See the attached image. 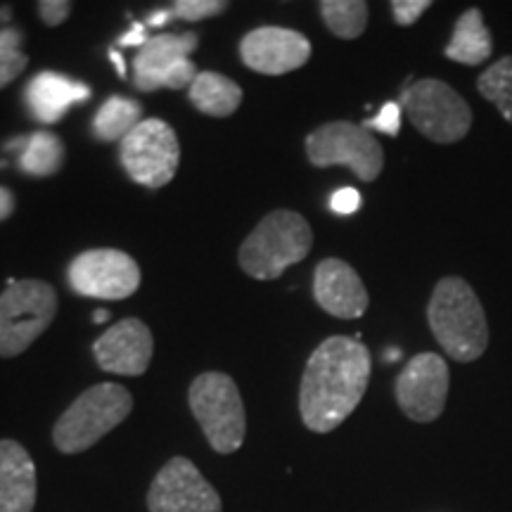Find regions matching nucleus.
Wrapping results in <instances>:
<instances>
[{
  "label": "nucleus",
  "mask_w": 512,
  "mask_h": 512,
  "mask_svg": "<svg viewBox=\"0 0 512 512\" xmlns=\"http://www.w3.org/2000/svg\"><path fill=\"white\" fill-rule=\"evenodd\" d=\"M373 358L358 337L335 335L320 342L299 384V413L306 430H337L366 396Z\"/></svg>",
  "instance_id": "obj_1"
},
{
  "label": "nucleus",
  "mask_w": 512,
  "mask_h": 512,
  "mask_svg": "<svg viewBox=\"0 0 512 512\" xmlns=\"http://www.w3.org/2000/svg\"><path fill=\"white\" fill-rule=\"evenodd\" d=\"M427 323L453 361L472 363L489 347V320L477 292L460 275H446L427 304Z\"/></svg>",
  "instance_id": "obj_2"
},
{
  "label": "nucleus",
  "mask_w": 512,
  "mask_h": 512,
  "mask_svg": "<svg viewBox=\"0 0 512 512\" xmlns=\"http://www.w3.org/2000/svg\"><path fill=\"white\" fill-rule=\"evenodd\" d=\"M313 230L302 214L275 209L256 223L238 249V264L249 278L275 280L309 256Z\"/></svg>",
  "instance_id": "obj_3"
},
{
  "label": "nucleus",
  "mask_w": 512,
  "mask_h": 512,
  "mask_svg": "<svg viewBox=\"0 0 512 512\" xmlns=\"http://www.w3.org/2000/svg\"><path fill=\"white\" fill-rule=\"evenodd\" d=\"M133 411V396L114 382L93 384L76 396L72 406L57 418L53 427V444L64 456L93 448L102 437L124 422Z\"/></svg>",
  "instance_id": "obj_4"
},
{
  "label": "nucleus",
  "mask_w": 512,
  "mask_h": 512,
  "mask_svg": "<svg viewBox=\"0 0 512 512\" xmlns=\"http://www.w3.org/2000/svg\"><path fill=\"white\" fill-rule=\"evenodd\" d=\"M188 403L216 453L230 456L245 444L247 413L233 377L219 370L197 375L188 389Z\"/></svg>",
  "instance_id": "obj_5"
},
{
  "label": "nucleus",
  "mask_w": 512,
  "mask_h": 512,
  "mask_svg": "<svg viewBox=\"0 0 512 512\" xmlns=\"http://www.w3.org/2000/svg\"><path fill=\"white\" fill-rule=\"evenodd\" d=\"M55 287L38 278L12 280L0 294V358H17L57 316Z\"/></svg>",
  "instance_id": "obj_6"
},
{
  "label": "nucleus",
  "mask_w": 512,
  "mask_h": 512,
  "mask_svg": "<svg viewBox=\"0 0 512 512\" xmlns=\"http://www.w3.org/2000/svg\"><path fill=\"white\" fill-rule=\"evenodd\" d=\"M401 110L415 131L437 145L463 140L472 128V110L456 88L439 79L408 83L401 93Z\"/></svg>",
  "instance_id": "obj_7"
},
{
  "label": "nucleus",
  "mask_w": 512,
  "mask_h": 512,
  "mask_svg": "<svg viewBox=\"0 0 512 512\" xmlns=\"http://www.w3.org/2000/svg\"><path fill=\"white\" fill-rule=\"evenodd\" d=\"M306 157L316 169L347 166L358 181L373 183L384 169V150L373 131L354 121H330L306 136Z\"/></svg>",
  "instance_id": "obj_8"
},
{
  "label": "nucleus",
  "mask_w": 512,
  "mask_h": 512,
  "mask_svg": "<svg viewBox=\"0 0 512 512\" xmlns=\"http://www.w3.org/2000/svg\"><path fill=\"white\" fill-rule=\"evenodd\" d=\"M119 159L133 183L159 190L174 181L181 162V143L171 124L143 119L119 143Z\"/></svg>",
  "instance_id": "obj_9"
},
{
  "label": "nucleus",
  "mask_w": 512,
  "mask_h": 512,
  "mask_svg": "<svg viewBox=\"0 0 512 512\" xmlns=\"http://www.w3.org/2000/svg\"><path fill=\"white\" fill-rule=\"evenodd\" d=\"M197 46H200V36L195 31H185V34L164 31V34L152 36L133 60V86L143 93L159 91V88H171V91L190 88L200 74L188 57L195 53Z\"/></svg>",
  "instance_id": "obj_10"
},
{
  "label": "nucleus",
  "mask_w": 512,
  "mask_h": 512,
  "mask_svg": "<svg viewBox=\"0 0 512 512\" xmlns=\"http://www.w3.org/2000/svg\"><path fill=\"white\" fill-rule=\"evenodd\" d=\"M67 285L79 297L119 302L138 292L140 266L121 249H88L69 264Z\"/></svg>",
  "instance_id": "obj_11"
},
{
  "label": "nucleus",
  "mask_w": 512,
  "mask_h": 512,
  "mask_svg": "<svg viewBox=\"0 0 512 512\" xmlns=\"http://www.w3.org/2000/svg\"><path fill=\"white\" fill-rule=\"evenodd\" d=\"M451 375L444 356L425 354L413 356L394 382V396L399 408L413 422H434L444 413Z\"/></svg>",
  "instance_id": "obj_12"
},
{
  "label": "nucleus",
  "mask_w": 512,
  "mask_h": 512,
  "mask_svg": "<svg viewBox=\"0 0 512 512\" xmlns=\"http://www.w3.org/2000/svg\"><path fill=\"white\" fill-rule=\"evenodd\" d=\"M150 512H223L219 491L211 486L190 458L176 456L166 463L147 491Z\"/></svg>",
  "instance_id": "obj_13"
},
{
  "label": "nucleus",
  "mask_w": 512,
  "mask_h": 512,
  "mask_svg": "<svg viewBox=\"0 0 512 512\" xmlns=\"http://www.w3.org/2000/svg\"><path fill=\"white\" fill-rule=\"evenodd\" d=\"M240 60L256 74L283 76L311 60V41L294 29L259 27L242 36Z\"/></svg>",
  "instance_id": "obj_14"
},
{
  "label": "nucleus",
  "mask_w": 512,
  "mask_h": 512,
  "mask_svg": "<svg viewBox=\"0 0 512 512\" xmlns=\"http://www.w3.org/2000/svg\"><path fill=\"white\" fill-rule=\"evenodd\" d=\"M152 354H155V339L140 318L119 320L93 342V356L100 370L114 375H145Z\"/></svg>",
  "instance_id": "obj_15"
},
{
  "label": "nucleus",
  "mask_w": 512,
  "mask_h": 512,
  "mask_svg": "<svg viewBox=\"0 0 512 512\" xmlns=\"http://www.w3.org/2000/svg\"><path fill=\"white\" fill-rule=\"evenodd\" d=\"M313 299L330 316L342 320L361 318L370 297L356 268L342 259H323L313 273Z\"/></svg>",
  "instance_id": "obj_16"
},
{
  "label": "nucleus",
  "mask_w": 512,
  "mask_h": 512,
  "mask_svg": "<svg viewBox=\"0 0 512 512\" xmlns=\"http://www.w3.org/2000/svg\"><path fill=\"white\" fill-rule=\"evenodd\" d=\"M91 95L86 83L57 72H38L24 88L27 110L38 124H57L69 107L91 100Z\"/></svg>",
  "instance_id": "obj_17"
},
{
  "label": "nucleus",
  "mask_w": 512,
  "mask_h": 512,
  "mask_svg": "<svg viewBox=\"0 0 512 512\" xmlns=\"http://www.w3.org/2000/svg\"><path fill=\"white\" fill-rule=\"evenodd\" d=\"M36 465L15 439H0V512H34Z\"/></svg>",
  "instance_id": "obj_18"
},
{
  "label": "nucleus",
  "mask_w": 512,
  "mask_h": 512,
  "mask_svg": "<svg viewBox=\"0 0 512 512\" xmlns=\"http://www.w3.org/2000/svg\"><path fill=\"white\" fill-rule=\"evenodd\" d=\"M5 150H17L19 171L34 178L55 176L62 169L64 157H67L62 138L55 136L53 131H34L29 136L12 138L5 145Z\"/></svg>",
  "instance_id": "obj_19"
},
{
  "label": "nucleus",
  "mask_w": 512,
  "mask_h": 512,
  "mask_svg": "<svg viewBox=\"0 0 512 512\" xmlns=\"http://www.w3.org/2000/svg\"><path fill=\"white\" fill-rule=\"evenodd\" d=\"M491 53H494V38L486 29L482 10H465L453 27V36L444 48V55L448 60L465 64V67H475V64L489 60Z\"/></svg>",
  "instance_id": "obj_20"
},
{
  "label": "nucleus",
  "mask_w": 512,
  "mask_h": 512,
  "mask_svg": "<svg viewBox=\"0 0 512 512\" xmlns=\"http://www.w3.org/2000/svg\"><path fill=\"white\" fill-rule=\"evenodd\" d=\"M188 95L197 112L216 119H226L238 112L242 98H245L238 83L219 72L197 74V79L188 88Z\"/></svg>",
  "instance_id": "obj_21"
},
{
  "label": "nucleus",
  "mask_w": 512,
  "mask_h": 512,
  "mask_svg": "<svg viewBox=\"0 0 512 512\" xmlns=\"http://www.w3.org/2000/svg\"><path fill=\"white\" fill-rule=\"evenodd\" d=\"M143 121V107L138 100L110 95L95 112L93 136L100 143H121Z\"/></svg>",
  "instance_id": "obj_22"
},
{
  "label": "nucleus",
  "mask_w": 512,
  "mask_h": 512,
  "mask_svg": "<svg viewBox=\"0 0 512 512\" xmlns=\"http://www.w3.org/2000/svg\"><path fill=\"white\" fill-rule=\"evenodd\" d=\"M318 10L332 36L354 41L366 34L370 17L366 0H323Z\"/></svg>",
  "instance_id": "obj_23"
},
{
  "label": "nucleus",
  "mask_w": 512,
  "mask_h": 512,
  "mask_svg": "<svg viewBox=\"0 0 512 512\" xmlns=\"http://www.w3.org/2000/svg\"><path fill=\"white\" fill-rule=\"evenodd\" d=\"M477 91L484 100L494 102L503 119L512 124V55L501 57L479 76Z\"/></svg>",
  "instance_id": "obj_24"
},
{
  "label": "nucleus",
  "mask_w": 512,
  "mask_h": 512,
  "mask_svg": "<svg viewBox=\"0 0 512 512\" xmlns=\"http://www.w3.org/2000/svg\"><path fill=\"white\" fill-rule=\"evenodd\" d=\"M24 34L15 27L0 29V91L27 69L29 55L22 50Z\"/></svg>",
  "instance_id": "obj_25"
},
{
  "label": "nucleus",
  "mask_w": 512,
  "mask_h": 512,
  "mask_svg": "<svg viewBox=\"0 0 512 512\" xmlns=\"http://www.w3.org/2000/svg\"><path fill=\"white\" fill-rule=\"evenodd\" d=\"M228 8L230 3H226V0H178V3L171 5V17L195 24L202 22V19L219 17Z\"/></svg>",
  "instance_id": "obj_26"
},
{
  "label": "nucleus",
  "mask_w": 512,
  "mask_h": 512,
  "mask_svg": "<svg viewBox=\"0 0 512 512\" xmlns=\"http://www.w3.org/2000/svg\"><path fill=\"white\" fill-rule=\"evenodd\" d=\"M363 126H366L368 131H380V133H384V136H392V138L399 136L401 105H396V102H387V105H384L373 119L363 121Z\"/></svg>",
  "instance_id": "obj_27"
},
{
  "label": "nucleus",
  "mask_w": 512,
  "mask_h": 512,
  "mask_svg": "<svg viewBox=\"0 0 512 512\" xmlns=\"http://www.w3.org/2000/svg\"><path fill=\"white\" fill-rule=\"evenodd\" d=\"M432 8V0H394L392 15L399 27H413Z\"/></svg>",
  "instance_id": "obj_28"
},
{
  "label": "nucleus",
  "mask_w": 512,
  "mask_h": 512,
  "mask_svg": "<svg viewBox=\"0 0 512 512\" xmlns=\"http://www.w3.org/2000/svg\"><path fill=\"white\" fill-rule=\"evenodd\" d=\"M36 10L46 27H60L72 15L74 3H69V0H41V3H36Z\"/></svg>",
  "instance_id": "obj_29"
},
{
  "label": "nucleus",
  "mask_w": 512,
  "mask_h": 512,
  "mask_svg": "<svg viewBox=\"0 0 512 512\" xmlns=\"http://www.w3.org/2000/svg\"><path fill=\"white\" fill-rule=\"evenodd\" d=\"M330 207H332V211H335V214H339V216L356 214V211L361 209V192H358L356 188H342V190H337L335 195H332Z\"/></svg>",
  "instance_id": "obj_30"
},
{
  "label": "nucleus",
  "mask_w": 512,
  "mask_h": 512,
  "mask_svg": "<svg viewBox=\"0 0 512 512\" xmlns=\"http://www.w3.org/2000/svg\"><path fill=\"white\" fill-rule=\"evenodd\" d=\"M152 36H147V27L145 24H133L131 31L124 34L119 38V46H126V48H143L147 41H150Z\"/></svg>",
  "instance_id": "obj_31"
},
{
  "label": "nucleus",
  "mask_w": 512,
  "mask_h": 512,
  "mask_svg": "<svg viewBox=\"0 0 512 512\" xmlns=\"http://www.w3.org/2000/svg\"><path fill=\"white\" fill-rule=\"evenodd\" d=\"M17 209V200H15V192L5 185H0V223L8 221Z\"/></svg>",
  "instance_id": "obj_32"
},
{
  "label": "nucleus",
  "mask_w": 512,
  "mask_h": 512,
  "mask_svg": "<svg viewBox=\"0 0 512 512\" xmlns=\"http://www.w3.org/2000/svg\"><path fill=\"white\" fill-rule=\"evenodd\" d=\"M169 19H174V17H171V10H157V12H152V15L145 19V27L147 29L164 27V24L169 22Z\"/></svg>",
  "instance_id": "obj_33"
},
{
  "label": "nucleus",
  "mask_w": 512,
  "mask_h": 512,
  "mask_svg": "<svg viewBox=\"0 0 512 512\" xmlns=\"http://www.w3.org/2000/svg\"><path fill=\"white\" fill-rule=\"evenodd\" d=\"M110 60L114 62V67H117L119 79H126V76H128V69H126V62H124V57H121L119 50H110Z\"/></svg>",
  "instance_id": "obj_34"
},
{
  "label": "nucleus",
  "mask_w": 512,
  "mask_h": 512,
  "mask_svg": "<svg viewBox=\"0 0 512 512\" xmlns=\"http://www.w3.org/2000/svg\"><path fill=\"white\" fill-rule=\"evenodd\" d=\"M110 316H112L110 311H105V309H98V311H95V316H93V323H98V325L107 323V320H110Z\"/></svg>",
  "instance_id": "obj_35"
},
{
  "label": "nucleus",
  "mask_w": 512,
  "mask_h": 512,
  "mask_svg": "<svg viewBox=\"0 0 512 512\" xmlns=\"http://www.w3.org/2000/svg\"><path fill=\"white\" fill-rule=\"evenodd\" d=\"M399 358H401V351L399 349H389L387 361H399Z\"/></svg>",
  "instance_id": "obj_36"
}]
</instances>
